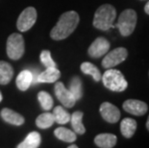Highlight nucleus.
<instances>
[{"label":"nucleus","instance_id":"ddd939ff","mask_svg":"<svg viewBox=\"0 0 149 148\" xmlns=\"http://www.w3.org/2000/svg\"><path fill=\"white\" fill-rule=\"evenodd\" d=\"M61 76V72L57 67H46V69L42 73L38 75L37 83H54L58 81Z\"/></svg>","mask_w":149,"mask_h":148},{"label":"nucleus","instance_id":"20e7f679","mask_svg":"<svg viewBox=\"0 0 149 148\" xmlns=\"http://www.w3.org/2000/svg\"><path fill=\"white\" fill-rule=\"evenodd\" d=\"M138 21L137 12L133 9H126L120 14L117 23L113 27H116L119 30V33L122 37H129L135 31L136 25Z\"/></svg>","mask_w":149,"mask_h":148},{"label":"nucleus","instance_id":"aec40b11","mask_svg":"<svg viewBox=\"0 0 149 148\" xmlns=\"http://www.w3.org/2000/svg\"><path fill=\"white\" fill-rule=\"evenodd\" d=\"M54 135H55V137L57 138L65 141V142H74L76 138H77L76 133L74 131H71L65 127H59L55 129Z\"/></svg>","mask_w":149,"mask_h":148},{"label":"nucleus","instance_id":"5701e85b","mask_svg":"<svg viewBox=\"0 0 149 148\" xmlns=\"http://www.w3.org/2000/svg\"><path fill=\"white\" fill-rule=\"evenodd\" d=\"M68 90L73 94L76 101L82 98V96H83V87H82V81L78 76H75L71 79Z\"/></svg>","mask_w":149,"mask_h":148},{"label":"nucleus","instance_id":"0eeeda50","mask_svg":"<svg viewBox=\"0 0 149 148\" xmlns=\"http://www.w3.org/2000/svg\"><path fill=\"white\" fill-rule=\"evenodd\" d=\"M37 20V10L34 7H28L21 12L17 18V27L20 32H26L31 29Z\"/></svg>","mask_w":149,"mask_h":148},{"label":"nucleus","instance_id":"4be33fe9","mask_svg":"<svg viewBox=\"0 0 149 148\" xmlns=\"http://www.w3.org/2000/svg\"><path fill=\"white\" fill-rule=\"evenodd\" d=\"M55 118L51 113H44L40 115L36 119V125L40 129H48L54 124Z\"/></svg>","mask_w":149,"mask_h":148},{"label":"nucleus","instance_id":"f8f14e48","mask_svg":"<svg viewBox=\"0 0 149 148\" xmlns=\"http://www.w3.org/2000/svg\"><path fill=\"white\" fill-rule=\"evenodd\" d=\"M0 115H1V117L4 121L15 126H20L24 124L25 122L24 117L20 114L8 108L3 109L1 113H0Z\"/></svg>","mask_w":149,"mask_h":148},{"label":"nucleus","instance_id":"7ed1b4c3","mask_svg":"<svg viewBox=\"0 0 149 148\" xmlns=\"http://www.w3.org/2000/svg\"><path fill=\"white\" fill-rule=\"evenodd\" d=\"M103 85L108 90L112 91L121 92L124 91L128 87V83L126 81L124 75L117 69L107 68L104 74L101 77Z\"/></svg>","mask_w":149,"mask_h":148},{"label":"nucleus","instance_id":"9d476101","mask_svg":"<svg viewBox=\"0 0 149 148\" xmlns=\"http://www.w3.org/2000/svg\"><path fill=\"white\" fill-rule=\"evenodd\" d=\"M99 112L102 118L109 123H116L120 119V111L116 106L113 105L112 103H102L99 108Z\"/></svg>","mask_w":149,"mask_h":148},{"label":"nucleus","instance_id":"423d86ee","mask_svg":"<svg viewBox=\"0 0 149 148\" xmlns=\"http://www.w3.org/2000/svg\"><path fill=\"white\" fill-rule=\"evenodd\" d=\"M128 50L124 47H117L112 50L111 52H107L106 56L102 60V67L105 68L115 67L119 64H121L127 59Z\"/></svg>","mask_w":149,"mask_h":148},{"label":"nucleus","instance_id":"b1692460","mask_svg":"<svg viewBox=\"0 0 149 148\" xmlns=\"http://www.w3.org/2000/svg\"><path fill=\"white\" fill-rule=\"evenodd\" d=\"M53 115L55 122L59 124H65L70 121V115L61 106H57L53 109Z\"/></svg>","mask_w":149,"mask_h":148},{"label":"nucleus","instance_id":"4468645a","mask_svg":"<svg viewBox=\"0 0 149 148\" xmlns=\"http://www.w3.org/2000/svg\"><path fill=\"white\" fill-rule=\"evenodd\" d=\"M116 141L117 138L116 135L108 133L99 134L94 138V143L100 148H112L116 146Z\"/></svg>","mask_w":149,"mask_h":148},{"label":"nucleus","instance_id":"f257e3e1","mask_svg":"<svg viewBox=\"0 0 149 148\" xmlns=\"http://www.w3.org/2000/svg\"><path fill=\"white\" fill-rule=\"evenodd\" d=\"M79 20H80V17L76 12L69 11L64 13L50 32V37L55 40L66 39L77 28Z\"/></svg>","mask_w":149,"mask_h":148},{"label":"nucleus","instance_id":"dca6fc26","mask_svg":"<svg viewBox=\"0 0 149 148\" xmlns=\"http://www.w3.org/2000/svg\"><path fill=\"white\" fill-rule=\"evenodd\" d=\"M137 127H138V124L135 119L126 117L123 119L121 121V123H120V132H121L122 136L124 138H130L135 135Z\"/></svg>","mask_w":149,"mask_h":148},{"label":"nucleus","instance_id":"9b49d317","mask_svg":"<svg viewBox=\"0 0 149 148\" xmlns=\"http://www.w3.org/2000/svg\"><path fill=\"white\" fill-rule=\"evenodd\" d=\"M123 109L125 112L133 115L141 116L145 115L148 111L147 104L138 99H128L123 103Z\"/></svg>","mask_w":149,"mask_h":148},{"label":"nucleus","instance_id":"6ab92c4d","mask_svg":"<svg viewBox=\"0 0 149 148\" xmlns=\"http://www.w3.org/2000/svg\"><path fill=\"white\" fill-rule=\"evenodd\" d=\"M83 115L84 114L80 111L74 112L72 115H70V122L73 131L78 135H84L86 133V128L83 124Z\"/></svg>","mask_w":149,"mask_h":148},{"label":"nucleus","instance_id":"6e6552de","mask_svg":"<svg viewBox=\"0 0 149 148\" xmlns=\"http://www.w3.org/2000/svg\"><path fill=\"white\" fill-rule=\"evenodd\" d=\"M54 91H55L56 97L63 104V106L66 107V108H72L75 105L76 99L74 98L71 91L65 87L64 83L57 82L55 84V88H54Z\"/></svg>","mask_w":149,"mask_h":148},{"label":"nucleus","instance_id":"39448f33","mask_svg":"<svg viewBox=\"0 0 149 148\" xmlns=\"http://www.w3.org/2000/svg\"><path fill=\"white\" fill-rule=\"evenodd\" d=\"M24 40L20 34L14 33L10 35L7 40L6 51L8 57L11 60H19L24 54Z\"/></svg>","mask_w":149,"mask_h":148},{"label":"nucleus","instance_id":"2eb2a0df","mask_svg":"<svg viewBox=\"0 0 149 148\" xmlns=\"http://www.w3.org/2000/svg\"><path fill=\"white\" fill-rule=\"evenodd\" d=\"M15 82L18 90L22 91L27 90L33 83V73L28 69H24L17 75Z\"/></svg>","mask_w":149,"mask_h":148},{"label":"nucleus","instance_id":"1a4fd4ad","mask_svg":"<svg viewBox=\"0 0 149 148\" xmlns=\"http://www.w3.org/2000/svg\"><path fill=\"white\" fill-rule=\"evenodd\" d=\"M110 42L103 37H98L94 40V42L91 43L88 49V54L90 57L97 59L102 56L106 55L107 52H109Z\"/></svg>","mask_w":149,"mask_h":148},{"label":"nucleus","instance_id":"bb28decb","mask_svg":"<svg viewBox=\"0 0 149 148\" xmlns=\"http://www.w3.org/2000/svg\"><path fill=\"white\" fill-rule=\"evenodd\" d=\"M144 12H145V14H147L149 15V0H148L147 3L144 6Z\"/></svg>","mask_w":149,"mask_h":148},{"label":"nucleus","instance_id":"412c9836","mask_svg":"<svg viewBox=\"0 0 149 148\" xmlns=\"http://www.w3.org/2000/svg\"><path fill=\"white\" fill-rule=\"evenodd\" d=\"M80 68H81V71L83 72L84 74L91 75L95 82H99L101 80L102 75H101L100 70L96 67V65H94L93 64H91V63L84 62L83 64L81 65Z\"/></svg>","mask_w":149,"mask_h":148},{"label":"nucleus","instance_id":"393cba45","mask_svg":"<svg viewBox=\"0 0 149 148\" xmlns=\"http://www.w3.org/2000/svg\"><path fill=\"white\" fill-rule=\"evenodd\" d=\"M38 100H39L40 106H42V108L44 111H49V110L53 108V98L46 91H40L38 93Z\"/></svg>","mask_w":149,"mask_h":148},{"label":"nucleus","instance_id":"c756f323","mask_svg":"<svg viewBox=\"0 0 149 148\" xmlns=\"http://www.w3.org/2000/svg\"><path fill=\"white\" fill-rule=\"evenodd\" d=\"M2 98H3V97H2V93H1V92H0V102H1V101H2Z\"/></svg>","mask_w":149,"mask_h":148},{"label":"nucleus","instance_id":"a211bd4d","mask_svg":"<svg viewBox=\"0 0 149 148\" xmlns=\"http://www.w3.org/2000/svg\"><path fill=\"white\" fill-rule=\"evenodd\" d=\"M40 133L38 132H31L25 140L17 145V148H38L40 145Z\"/></svg>","mask_w":149,"mask_h":148},{"label":"nucleus","instance_id":"a878e982","mask_svg":"<svg viewBox=\"0 0 149 148\" xmlns=\"http://www.w3.org/2000/svg\"><path fill=\"white\" fill-rule=\"evenodd\" d=\"M40 62L42 63V65L45 67H56L57 65L56 63L53 61V59L51 57V53L49 50H43L40 53Z\"/></svg>","mask_w":149,"mask_h":148},{"label":"nucleus","instance_id":"cd10ccee","mask_svg":"<svg viewBox=\"0 0 149 148\" xmlns=\"http://www.w3.org/2000/svg\"><path fill=\"white\" fill-rule=\"evenodd\" d=\"M146 128H147V130L149 131V115H148V118H147V120H146Z\"/></svg>","mask_w":149,"mask_h":148},{"label":"nucleus","instance_id":"c85d7f7f","mask_svg":"<svg viewBox=\"0 0 149 148\" xmlns=\"http://www.w3.org/2000/svg\"><path fill=\"white\" fill-rule=\"evenodd\" d=\"M78 146L77 145H69L68 146V148H77Z\"/></svg>","mask_w":149,"mask_h":148},{"label":"nucleus","instance_id":"f3484780","mask_svg":"<svg viewBox=\"0 0 149 148\" xmlns=\"http://www.w3.org/2000/svg\"><path fill=\"white\" fill-rule=\"evenodd\" d=\"M14 69L7 62L0 61V85H7L13 79Z\"/></svg>","mask_w":149,"mask_h":148},{"label":"nucleus","instance_id":"f03ea898","mask_svg":"<svg viewBox=\"0 0 149 148\" xmlns=\"http://www.w3.org/2000/svg\"><path fill=\"white\" fill-rule=\"evenodd\" d=\"M116 17V10L110 4H104L97 9L94 14L93 24L96 29L107 31L113 28Z\"/></svg>","mask_w":149,"mask_h":148}]
</instances>
